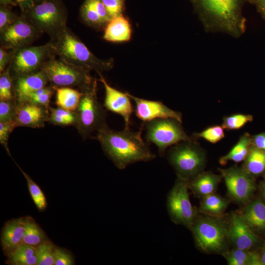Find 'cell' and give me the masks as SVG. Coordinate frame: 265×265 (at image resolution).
<instances>
[{
	"label": "cell",
	"mask_w": 265,
	"mask_h": 265,
	"mask_svg": "<svg viewBox=\"0 0 265 265\" xmlns=\"http://www.w3.org/2000/svg\"><path fill=\"white\" fill-rule=\"evenodd\" d=\"M142 130V127L138 132H132L125 128L118 131L106 125L97 132V138L106 156L122 170L131 164L149 161L156 157L143 139Z\"/></svg>",
	"instance_id": "obj_1"
},
{
	"label": "cell",
	"mask_w": 265,
	"mask_h": 265,
	"mask_svg": "<svg viewBox=\"0 0 265 265\" xmlns=\"http://www.w3.org/2000/svg\"><path fill=\"white\" fill-rule=\"evenodd\" d=\"M207 31L239 37L245 30L242 9L247 0H189Z\"/></svg>",
	"instance_id": "obj_2"
},
{
	"label": "cell",
	"mask_w": 265,
	"mask_h": 265,
	"mask_svg": "<svg viewBox=\"0 0 265 265\" xmlns=\"http://www.w3.org/2000/svg\"><path fill=\"white\" fill-rule=\"evenodd\" d=\"M50 41L59 59L89 72L102 73L113 66L112 59L103 60L96 56L67 26Z\"/></svg>",
	"instance_id": "obj_3"
},
{
	"label": "cell",
	"mask_w": 265,
	"mask_h": 265,
	"mask_svg": "<svg viewBox=\"0 0 265 265\" xmlns=\"http://www.w3.org/2000/svg\"><path fill=\"white\" fill-rule=\"evenodd\" d=\"M189 229L200 251L223 255L228 251L229 227L221 217L198 215Z\"/></svg>",
	"instance_id": "obj_4"
},
{
	"label": "cell",
	"mask_w": 265,
	"mask_h": 265,
	"mask_svg": "<svg viewBox=\"0 0 265 265\" xmlns=\"http://www.w3.org/2000/svg\"><path fill=\"white\" fill-rule=\"evenodd\" d=\"M26 18L51 40L55 38L67 27V9L62 0H49L34 5L24 13Z\"/></svg>",
	"instance_id": "obj_5"
},
{
	"label": "cell",
	"mask_w": 265,
	"mask_h": 265,
	"mask_svg": "<svg viewBox=\"0 0 265 265\" xmlns=\"http://www.w3.org/2000/svg\"><path fill=\"white\" fill-rule=\"evenodd\" d=\"M41 70L53 86L77 87L81 92L97 86L96 79L89 72L55 57L46 62Z\"/></svg>",
	"instance_id": "obj_6"
},
{
	"label": "cell",
	"mask_w": 265,
	"mask_h": 265,
	"mask_svg": "<svg viewBox=\"0 0 265 265\" xmlns=\"http://www.w3.org/2000/svg\"><path fill=\"white\" fill-rule=\"evenodd\" d=\"M167 158L177 177L189 182L203 172L206 163L204 152L192 141H184L172 146Z\"/></svg>",
	"instance_id": "obj_7"
},
{
	"label": "cell",
	"mask_w": 265,
	"mask_h": 265,
	"mask_svg": "<svg viewBox=\"0 0 265 265\" xmlns=\"http://www.w3.org/2000/svg\"><path fill=\"white\" fill-rule=\"evenodd\" d=\"M81 92L75 126L84 140L107 124L106 111L97 99V86Z\"/></svg>",
	"instance_id": "obj_8"
},
{
	"label": "cell",
	"mask_w": 265,
	"mask_h": 265,
	"mask_svg": "<svg viewBox=\"0 0 265 265\" xmlns=\"http://www.w3.org/2000/svg\"><path fill=\"white\" fill-rule=\"evenodd\" d=\"M56 54L50 41L40 46H28L16 50L9 64L12 79L41 70L44 64Z\"/></svg>",
	"instance_id": "obj_9"
},
{
	"label": "cell",
	"mask_w": 265,
	"mask_h": 265,
	"mask_svg": "<svg viewBox=\"0 0 265 265\" xmlns=\"http://www.w3.org/2000/svg\"><path fill=\"white\" fill-rule=\"evenodd\" d=\"M144 123L146 141L157 146L161 157L164 155L168 147L192 140L184 131L182 123L176 119L158 118Z\"/></svg>",
	"instance_id": "obj_10"
},
{
	"label": "cell",
	"mask_w": 265,
	"mask_h": 265,
	"mask_svg": "<svg viewBox=\"0 0 265 265\" xmlns=\"http://www.w3.org/2000/svg\"><path fill=\"white\" fill-rule=\"evenodd\" d=\"M188 189V182L177 177L168 194L166 206L174 223L190 229L198 215V210L192 205Z\"/></svg>",
	"instance_id": "obj_11"
},
{
	"label": "cell",
	"mask_w": 265,
	"mask_h": 265,
	"mask_svg": "<svg viewBox=\"0 0 265 265\" xmlns=\"http://www.w3.org/2000/svg\"><path fill=\"white\" fill-rule=\"evenodd\" d=\"M218 169L224 180L229 197L238 203H247L256 189L254 176L243 167L236 165Z\"/></svg>",
	"instance_id": "obj_12"
},
{
	"label": "cell",
	"mask_w": 265,
	"mask_h": 265,
	"mask_svg": "<svg viewBox=\"0 0 265 265\" xmlns=\"http://www.w3.org/2000/svg\"><path fill=\"white\" fill-rule=\"evenodd\" d=\"M42 33L28 20L25 13L21 12L14 23L0 33V47L16 50L29 46Z\"/></svg>",
	"instance_id": "obj_13"
},
{
	"label": "cell",
	"mask_w": 265,
	"mask_h": 265,
	"mask_svg": "<svg viewBox=\"0 0 265 265\" xmlns=\"http://www.w3.org/2000/svg\"><path fill=\"white\" fill-rule=\"evenodd\" d=\"M99 80L105 89L104 106L108 110L121 115L124 119L125 128L129 129L130 118L133 112L131 98L126 93H123L108 84L101 72H97Z\"/></svg>",
	"instance_id": "obj_14"
},
{
	"label": "cell",
	"mask_w": 265,
	"mask_h": 265,
	"mask_svg": "<svg viewBox=\"0 0 265 265\" xmlns=\"http://www.w3.org/2000/svg\"><path fill=\"white\" fill-rule=\"evenodd\" d=\"M127 93L135 103L136 116L144 122L158 118H172L182 122V114L170 109L162 102L139 98Z\"/></svg>",
	"instance_id": "obj_15"
},
{
	"label": "cell",
	"mask_w": 265,
	"mask_h": 265,
	"mask_svg": "<svg viewBox=\"0 0 265 265\" xmlns=\"http://www.w3.org/2000/svg\"><path fill=\"white\" fill-rule=\"evenodd\" d=\"M230 242L235 247L250 250L257 242L258 237L240 214L232 213L228 223Z\"/></svg>",
	"instance_id": "obj_16"
},
{
	"label": "cell",
	"mask_w": 265,
	"mask_h": 265,
	"mask_svg": "<svg viewBox=\"0 0 265 265\" xmlns=\"http://www.w3.org/2000/svg\"><path fill=\"white\" fill-rule=\"evenodd\" d=\"M49 109L30 102L17 104L16 127L41 128L49 121Z\"/></svg>",
	"instance_id": "obj_17"
},
{
	"label": "cell",
	"mask_w": 265,
	"mask_h": 265,
	"mask_svg": "<svg viewBox=\"0 0 265 265\" xmlns=\"http://www.w3.org/2000/svg\"><path fill=\"white\" fill-rule=\"evenodd\" d=\"M13 80L17 104L24 102L31 94L46 86L49 82L46 74L42 70L18 77Z\"/></svg>",
	"instance_id": "obj_18"
},
{
	"label": "cell",
	"mask_w": 265,
	"mask_h": 265,
	"mask_svg": "<svg viewBox=\"0 0 265 265\" xmlns=\"http://www.w3.org/2000/svg\"><path fill=\"white\" fill-rule=\"evenodd\" d=\"M26 231L25 219L12 220L4 226L1 234L2 249L7 254L23 243Z\"/></svg>",
	"instance_id": "obj_19"
},
{
	"label": "cell",
	"mask_w": 265,
	"mask_h": 265,
	"mask_svg": "<svg viewBox=\"0 0 265 265\" xmlns=\"http://www.w3.org/2000/svg\"><path fill=\"white\" fill-rule=\"evenodd\" d=\"M222 178L221 174L202 172L188 182V188L195 196L202 198L215 193Z\"/></svg>",
	"instance_id": "obj_20"
},
{
	"label": "cell",
	"mask_w": 265,
	"mask_h": 265,
	"mask_svg": "<svg viewBox=\"0 0 265 265\" xmlns=\"http://www.w3.org/2000/svg\"><path fill=\"white\" fill-rule=\"evenodd\" d=\"M131 25L122 14L111 19L106 25L103 38L110 42L128 41L131 38Z\"/></svg>",
	"instance_id": "obj_21"
},
{
	"label": "cell",
	"mask_w": 265,
	"mask_h": 265,
	"mask_svg": "<svg viewBox=\"0 0 265 265\" xmlns=\"http://www.w3.org/2000/svg\"><path fill=\"white\" fill-rule=\"evenodd\" d=\"M240 215L253 231H265V203L261 200L248 203Z\"/></svg>",
	"instance_id": "obj_22"
},
{
	"label": "cell",
	"mask_w": 265,
	"mask_h": 265,
	"mask_svg": "<svg viewBox=\"0 0 265 265\" xmlns=\"http://www.w3.org/2000/svg\"><path fill=\"white\" fill-rule=\"evenodd\" d=\"M230 202L214 193L201 198L198 212L215 217H221Z\"/></svg>",
	"instance_id": "obj_23"
},
{
	"label": "cell",
	"mask_w": 265,
	"mask_h": 265,
	"mask_svg": "<svg viewBox=\"0 0 265 265\" xmlns=\"http://www.w3.org/2000/svg\"><path fill=\"white\" fill-rule=\"evenodd\" d=\"M56 93L55 104L58 107L76 111L82 93L69 87H54Z\"/></svg>",
	"instance_id": "obj_24"
},
{
	"label": "cell",
	"mask_w": 265,
	"mask_h": 265,
	"mask_svg": "<svg viewBox=\"0 0 265 265\" xmlns=\"http://www.w3.org/2000/svg\"><path fill=\"white\" fill-rule=\"evenodd\" d=\"M229 265H262L259 253L235 247L223 254Z\"/></svg>",
	"instance_id": "obj_25"
},
{
	"label": "cell",
	"mask_w": 265,
	"mask_h": 265,
	"mask_svg": "<svg viewBox=\"0 0 265 265\" xmlns=\"http://www.w3.org/2000/svg\"><path fill=\"white\" fill-rule=\"evenodd\" d=\"M8 261L14 265H36V248L22 243L7 253Z\"/></svg>",
	"instance_id": "obj_26"
},
{
	"label": "cell",
	"mask_w": 265,
	"mask_h": 265,
	"mask_svg": "<svg viewBox=\"0 0 265 265\" xmlns=\"http://www.w3.org/2000/svg\"><path fill=\"white\" fill-rule=\"evenodd\" d=\"M251 145L252 138L248 133H245L229 153L220 158L219 163L224 165L229 160L236 162L244 160Z\"/></svg>",
	"instance_id": "obj_27"
},
{
	"label": "cell",
	"mask_w": 265,
	"mask_h": 265,
	"mask_svg": "<svg viewBox=\"0 0 265 265\" xmlns=\"http://www.w3.org/2000/svg\"><path fill=\"white\" fill-rule=\"evenodd\" d=\"M242 167L254 177L265 173V151L251 145Z\"/></svg>",
	"instance_id": "obj_28"
},
{
	"label": "cell",
	"mask_w": 265,
	"mask_h": 265,
	"mask_svg": "<svg viewBox=\"0 0 265 265\" xmlns=\"http://www.w3.org/2000/svg\"><path fill=\"white\" fill-rule=\"evenodd\" d=\"M25 224L23 243L36 248L46 241L45 233L33 219H25Z\"/></svg>",
	"instance_id": "obj_29"
},
{
	"label": "cell",
	"mask_w": 265,
	"mask_h": 265,
	"mask_svg": "<svg viewBox=\"0 0 265 265\" xmlns=\"http://www.w3.org/2000/svg\"><path fill=\"white\" fill-rule=\"evenodd\" d=\"M49 122L60 126L75 125L77 121L76 111H70L60 107H49Z\"/></svg>",
	"instance_id": "obj_30"
},
{
	"label": "cell",
	"mask_w": 265,
	"mask_h": 265,
	"mask_svg": "<svg viewBox=\"0 0 265 265\" xmlns=\"http://www.w3.org/2000/svg\"><path fill=\"white\" fill-rule=\"evenodd\" d=\"M80 14L83 21L89 26L99 28L105 25L89 0L84 1L80 7Z\"/></svg>",
	"instance_id": "obj_31"
},
{
	"label": "cell",
	"mask_w": 265,
	"mask_h": 265,
	"mask_svg": "<svg viewBox=\"0 0 265 265\" xmlns=\"http://www.w3.org/2000/svg\"><path fill=\"white\" fill-rule=\"evenodd\" d=\"M17 165L26 180L30 194L36 207L40 211L45 210L47 204L44 193L38 185L17 164Z\"/></svg>",
	"instance_id": "obj_32"
},
{
	"label": "cell",
	"mask_w": 265,
	"mask_h": 265,
	"mask_svg": "<svg viewBox=\"0 0 265 265\" xmlns=\"http://www.w3.org/2000/svg\"><path fill=\"white\" fill-rule=\"evenodd\" d=\"M15 99L13 80L11 77L9 65L0 74V100Z\"/></svg>",
	"instance_id": "obj_33"
},
{
	"label": "cell",
	"mask_w": 265,
	"mask_h": 265,
	"mask_svg": "<svg viewBox=\"0 0 265 265\" xmlns=\"http://www.w3.org/2000/svg\"><path fill=\"white\" fill-rule=\"evenodd\" d=\"M54 92L53 86H46L31 94L24 102H30L49 109L51 99Z\"/></svg>",
	"instance_id": "obj_34"
},
{
	"label": "cell",
	"mask_w": 265,
	"mask_h": 265,
	"mask_svg": "<svg viewBox=\"0 0 265 265\" xmlns=\"http://www.w3.org/2000/svg\"><path fill=\"white\" fill-rule=\"evenodd\" d=\"M53 244L46 241L36 247V265H53L54 264L53 258Z\"/></svg>",
	"instance_id": "obj_35"
},
{
	"label": "cell",
	"mask_w": 265,
	"mask_h": 265,
	"mask_svg": "<svg viewBox=\"0 0 265 265\" xmlns=\"http://www.w3.org/2000/svg\"><path fill=\"white\" fill-rule=\"evenodd\" d=\"M252 120L253 116L251 115L236 114L224 117L222 127L224 129L228 130H238Z\"/></svg>",
	"instance_id": "obj_36"
},
{
	"label": "cell",
	"mask_w": 265,
	"mask_h": 265,
	"mask_svg": "<svg viewBox=\"0 0 265 265\" xmlns=\"http://www.w3.org/2000/svg\"><path fill=\"white\" fill-rule=\"evenodd\" d=\"M17 111V103L15 99L0 100V122L15 121Z\"/></svg>",
	"instance_id": "obj_37"
},
{
	"label": "cell",
	"mask_w": 265,
	"mask_h": 265,
	"mask_svg": "<svg viewBox=\"0 0 265 265\" xmlns=\"http://www.w3.org/2000/svg\"><path fill=\"white\" fill-rule=\"evenodd\" d=\"M224 136L223 127L216 125L209 127L200 132L194 133L193 137L203 138L211 143H215L223 138Z\"/></svg>",
	"instance_id": "obj_38"
},
{
	"label": "cell",
	"mask_w": 265,
	"mask_h": 265,
	"mask_svg": "<svg viewBox=\"0 0 265 265\" xmlns=\"http://www.w3.org/2000/svg\"><path fill=\"white\" fill-rule=\"evenodd\" d=\"M19 17L9 6L0 4V33L14 23Z\"/></svg>",
	"instance_id": "obj_39"
},
{
	"label": "cell",
	"mask_w": 265,
	"mask_h": 265,
	"mask_svg": "<svg viewBox=\"0 0 265 265\" xmlns=\"http://www.w3.org/2000/svg\"><path fill=\"white\" fill-rule=\"evenodd\" d=\"M16 127L15 121L0 122V142L10 155L7 146L8 138L13 130Z\"/></svg>",
	"instance_id": "obj_40"
},
{
	"label": "cell",
	"mask_w": 265,
	"mask_h": 265,
	"mask_svg": "<svg viewBox=\"0 0 265 265\" xmlns=\"http://www.w3.org/2000/svg\"><path fill=\"white\" fill-rule=\"evenodd\" d=\"M53 258L55 265H73L74 264L72 256L67 251L54 247Z\"/></svg>",
	"instance_id": "obj_41"
},
{
	"label": "cell",
	"mask_w": 265,
	"mask_h": 265,
	"mask_svg": "<svg viewBox=\"0 0 265 265\" xmlns=\"http://www.w3.org/2000/svg\"><path fill=\"white\" fill-rule=\"evenodd\" d=\"M111 19L122 14L125 0H102Z\"/></svg>",
	"instance_id": "obj_42"
},
{
	"label": "cell",
	"mask_w": 265,
	"mask_h": 265,
	"mask_svg": "<svg viewBox=\"0 0 265 265\" xmlns=\"http://www.w3.org/2000/svg\"><path fill=\"white\" fill-rule=\"evenodd\" d=\"M101 18L103 23L106 25L111 20L106 9L102 0H89Z\"/></svg>",
	"instance_id": "obj_43"
},
{
	"label": "cell",
	"mask_w": 265,
	"mask_h": 265,
	"mask_svg": "<svg viewBox=\"0 0 265 265\" xmlns=\"http://www.w3.org/2000/svg\"><path fill=\"white\" fill-rule=\"evenodd\" d=\"M7 50L0 47V73L3 72L11 62L14 50H11L9 52Z\"/></svg>",
	"instance_id": "obj_44"
},
{
	"label": "cell",
	"mask_w": 265,
	"mask_h": 265,
	"mask_svg": "<svg viewBox=\"0 0 265 265\" xmlns=\"http://www.w3.org/2000/svg\"><path fill=\"white\" fill-rule=\"evenodd\" d=\"M252 145L258 149L265 151V132L255 135L252 138Z\"/></svg>",
	"instance_id": "obj_45"
},
{
	"label": "cell",
	"mask_w": 265,
	"mask_h": 265,
	"mask_svg": "<svg viewBox=\"0 0 265 265\" xmlns=\"http://www.w3.org/2000/svg\"><path fill=\"white\" fill-rule=\"evenodd\" d=\"M18 5L19 6L21 12L25 13L31 8L34 5L33 0H15Z\"/></svg>",
	"instance_id": "obj_46"
},
{
	"label": "cell",
	"mask_w": 265,
	"mask_h": 265,
	"mask_svg": "<svg viewBox=\"0 0 265 265\" xmlns=\"http://www.w3.org/2000/svg\"><path fill=\"white\" fill-rule=\"evenodd\" d=\"M250 3L255 5L258 11L265 18V0H247Z\"/></svg>",
	"instance_id": "obj_47"
},
{
	"label": "cell",
	"mask_w": 265,
	"mask_h": 265,
	"mask_svg": "<svg viewBox=\"0 0 265 265\" xmlns=\"http://www.w3.org/2000/svg\"><path fill=\"white\" fill-rule=\"evenodd\" d=\"M0 4L6 6H13L18 5L15 0H0Z\"/></svg>",
	"instance_id": "obj_48"
},
{
	"label": "cell",
	"mask_w": 265,
	"mask_h": 265,
	"mask_svg": "<svg viewBox=\"0 0 265 265\" xmlns=\"http://www.w3.org/2000/svg\"><path fill=\"white\" fill-rule=\"evenodd\" d=\"M262 265H265V243L259 254Z\"/></svg>",
	"instance_id": "obj_49"
},
{
	"label": "cell",
	"mask_w": 265,
	"mask_h": 265,
	"mask_svg": "<svg viewBox=\"0 0 265 265\" xmlns=\"http://www.w3.org/2000/svg\"><path fill=\"white\" fill-rule=\"evenodd\" d=\"M261 191L263 199L265 200V181L263 182L261 186Z\"/></svg>",
	"instance_id": "obj_50"
},
{
	"label": "cell",
	"mask_w": 265,
	"mask_h": 265,
	"mask_svg": "<svg viewBox=\"0 0 265 265\" xmlns=\"http://www.w3.org/2000/svg\"><path fill=\"white\" fill-rule=\"evenodd\" d=\"M49 0H33L35 4L40 3Z\"/></svg>",
	"instance_id": "obj_51"
}]
</instances>
